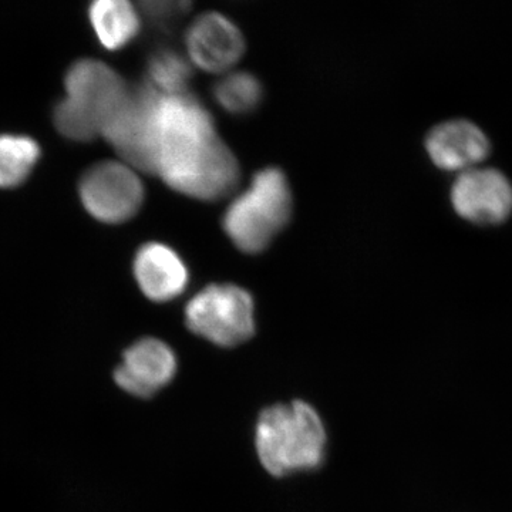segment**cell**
<instances>
[{
	"instance_id": "cell-15",
	"label": "cell",
	"mask_w": 512,
	"mask_h": 512,
	"mask_svg": "<svg viewBox=\"0 0 512 512\" xmlns=\"http://www.w3.org/2000/svg\"><path fill=\"white\" fill-rule=\"evenodd\" d=\"M214 99L229 114L242 116L258 109L264 97L262 84L247 72L228 74L214 86Z\"/></svg>"
},
{
	"instance_id": "cell-11",
	"label": "cell",
	"mask_w": 512,
	"mask_h": 512,
	"mask_svg": "<svg viewBox=\"0 0 512 512\" xmlns=\"http://www.w3.org/2000/svg\"><path fill=\"white\" fill-rule=\"evenodd\" d=\"M133 272L141 292L154 302L173 301L190 281L183 258L161 242H147L138 248Z\"/></svg>"
},
{
	"instance_id": "cell-13",
	"label": "cell",
	"mask_w": 512,
	"mask_h": 512,
	"mask_svg": "<svg viewBox=\"0 0 512 512\" xmlns=\"http://www.w3.org/2000/svg\"><path fill=\"white\" fill-rule=\"evenodd\" d=\"M40 158V147L33 138L3 134L0 136V188L22 184Z\"/></svg>"
},
{
	"instance_id": "cell-10",
	"label": "cell",
	"mask_w": 512,
	"mask_h": 512,
	"mask_svg": "<svg viewBox=\"0 0 512 512\" xmlns=\"http://www.w3.org/2000/svg\"><path fill=\"white\" fill-rule=\"evenodd\" d=\"M177 357L163 340L144 338L123 353V360L114 370L117 386L131 396L150 399L173 380Z\"/></svg>"
},
{
	"instance_id": "cell-4",
	"label": "cell",
	"mask_w": 512,
	"mask_h": 512,
	"mask_svg": "<svg viewBox=\"0 0 512 512\" xmlns=\"http://www.w3.org/2000/svg\"><path fill=\"white\" fill-rule=\"evenodd\" d=\"M255 305L251 293L237 285H210L185 306V325L221 348H232L255 333Z\"/></svg>"
},
{
	"instance_id": "cell-14",
	"label": "cell",
	"mask_w": 512,
	"mask_h": 512,
	"mask_svg": "<svg viewBox=\"0 0 512 512\" xmlns=\"http://www.w3.org/2000/svg\"><path fill=\"white\" fill-rule=\"evenodd\" d=\"M148 83L158 93L177 96L187 94L192 79L190 62L173 49L163 47L148 57Z\"/></svg>"
},
{
	"instance_id": "cell-5",
	"label": "cell",
	"mask_w": 512,
	"mask_h": 512,
	"mask_svg": "<svg viewBox=\"0 0 512 512\" xmlns=\"http://www.w3.org/2000/svg\"><path fill=\"white\" fill-rule=\"evenodd\" d=\"M80 200L92 217L106 224L133 218L144 202V187L133 167L119 161L93 165L80 180Z\"/></svg>"
},
{
	"instance_id": "cell-12",
	"label": "cell",
	"mask_w": 512,
	"mask_h": 512,
	"mask_svg": "<svg viewBox=\"0 0 512 512\" xmlns=\"http://www.w3.org/2000/svg\"><path fill=\"white\" fill-rule=\"evenodd\" d=\"M89 19L101 46L111 52L126 47L140 32V15L126 0H97L90 5Z\"/></svg>"
},
{
	"instance_id": "cell-16",
	"label": "cell",
	"mask_w": 512,
	"mask_h": 512,
	"mask_svg": "<svg viewBox=\"0 0 512 512\" xmlns=\"http://www.w3.org/2000/svg\"><path fill=\"white\" fill-rule=\"evenodd\" d=\"M191 6V2L187 0H170V2L150 0V2L141 3V13L154 28L168 32L173 30L190 12Z\"/></svg>"
},
{
	"instance_id": "cell-7",
	"label": "cell",
	"mask_w": 512,
	"mask_h": 512,
	"mask_svg": "<svg viewBox=\"0 0 512 512\" xmlns=\"http://www.w3.org/2000/svg\"><path fill=\"white\" fill-rule=\"evenodd\" d=\"M64 86V99L96 121L101 131L131 90L116 70L90 59L79 60L70 67Z\"/></svg>"
},
{
	"instance_id": "cell-1",
	"label": "cell",
	"mask_w": 512,
	"mask_h": 512,
	"mask_svg": "<svg viewBox=\"0 0 512 512\" xmlns=\"http://www.w3.org/2000/svg\"><path fill=\"white\" fill-rule=\"evenodd\" d=\"M147 173L201 201H217L237 188V157L218 137L210 111L191 94L158 93L148 111Z\"/></svg>"
},
{
	"instance_id": "cell-2",
	"label": "cell",
	"mask_w": 512,
	"mask_h": 512,
	"mask_svg": "<svg viewBox=\"0 0 512 512\" xmlns=\"http://www.w3.org/2000/svg\"><path fill=\"white\" fill-rule=\"evenodd\" d=\"M255 447L271 476L312 470L325 456V426L311 404L302 400L275 404L259 414Z\"/></svg>"
},
{
	"instance_id": "cell-6",
	"label": "cell",
	"mask_w": 512,
	"mask_h": 512,
	"mask_svg": "<svg viewBox=\"0 0 512 512\" xmlns=\"http://www.w3.org/2000/svg\"><path fill=\"white\" fill-rule=\"evenodd\" d=\"M450 202L461 220L497 227L512 217V183L497 168H473L457 175Z\"/></svg>"
},
{
	"instance_id": "cell-3",
	"label": "cell",
	"mask_w": 512,
	"mask_h": 512,
	"mask_svg": "<svg viewBox=\"0 0 512 512\" xmlns=\"http://www.w3.org/2000/svg\"><path fill=\"white\" fill-rule=\"evenodd\" d=\"M292 205V191L284 171L264 168L231 202L222 218V228L239 251L261 254L288 225Z\"/></svg>"
},
{
	"instance_id": "cell-8",
	"label": "cell",
	"mask_w": 512,
	"mask_h": 512,
	"mask_svg": "<svg viewBox=\"0 0 512 512\" xmlns=\"http://www.w3.org/2000/svg\"><path fill=\"white\" fill-rule=\"evenodd\" d=\"M424 148L434 167L457 175L477 168L491 153L483 128L467 119L436 124L427 133Z\"/></svg>"
},
{
	"instance_id": "cell-9",
	"label": "cell",
	"mask_w": 512,
	"mask_h": 512,
	"mask_svg": "<svg viewBox=\"0 0 512 512\" xmlns=\"http://www.w3.org/2000/svg\"><path fill=\"white\" fill-rule=\"evenodd\" d=\"M188 56L195 66L210 73H224L245 52L241 30L227 16L210 12L198 16L185 33Z\"/></svg>"
}]
</instances>
